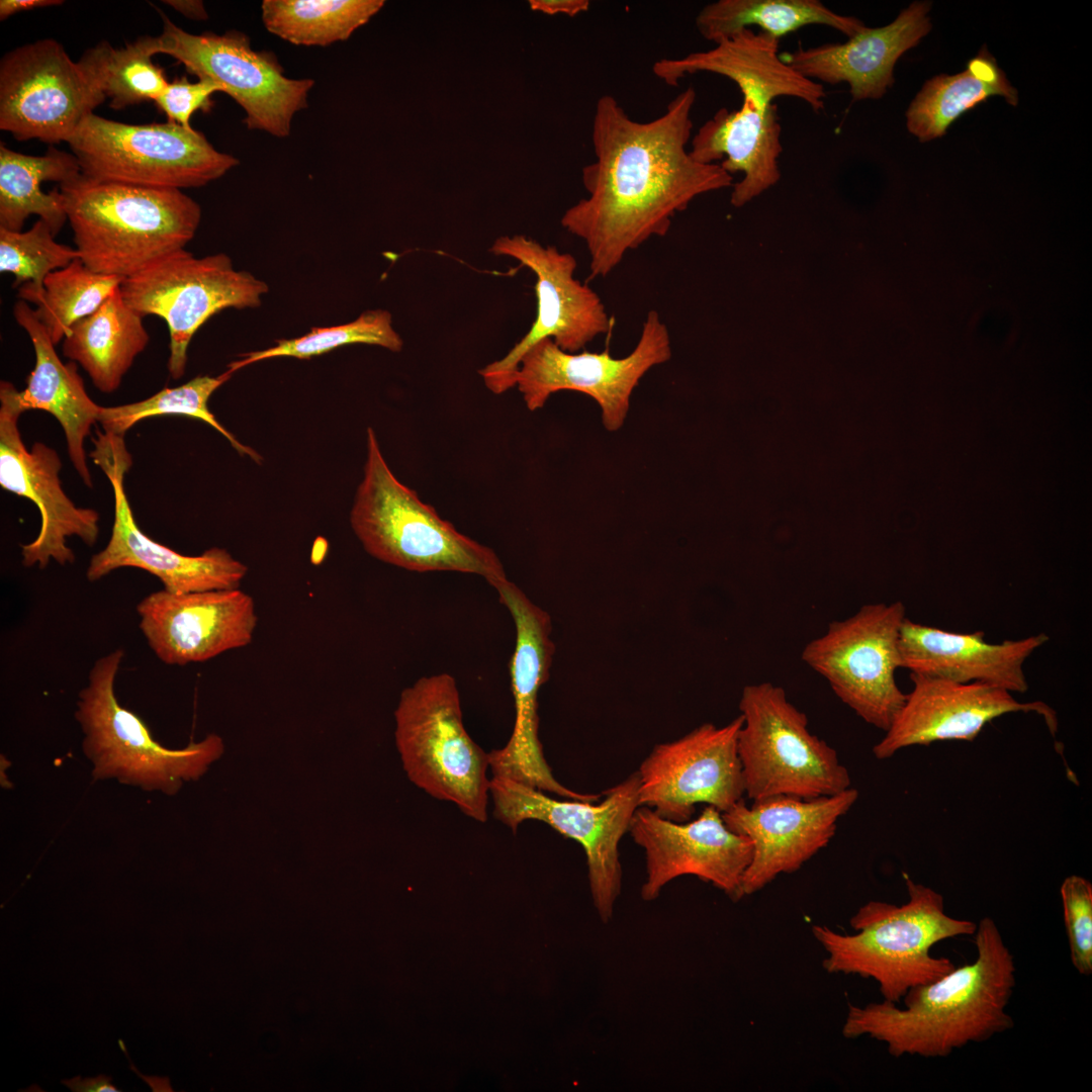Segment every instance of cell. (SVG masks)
<instances>
[{
	"instance_id": "6da1fadb",
	"label": "cell",
	"mask_w": 1092,
	"mask_h": 1092,
	"mask_svg": "<svg viewBox=\"0 0 1092 1092\" xmlns=\"http://www.w3.org/2000/svg\"><path fill=\"white\" fill-rule=\"evenodd\" d=\"M696 97L688 87L646 122L632 119L611 95L598 99L596 160L581 174L588 195L561 218L585 243L592 277L609 275L629 251L664 237L673 216L697 196L733 185L719 164L700 163L687 150Z\"/></svg>"
},
{
	"instance_id": "7a4b0ae2",
	"label": "cell",
	"mask_w": 1092,
	"mask_h": 1092,
	"mask_svg": "<svg viewBox=\"0 0 1092 1092\" xmlns=\"http://www.w3.org/2000/svg\"><path fill=\"white\" fill-rule=\"evenodd\" d=\"M974 942L973 963L911 988L902 1008L887 1000L850 1005L842 1034L884 1042L895 1058L936 1059L1013 1028L1007 1007L1016 986V966L993 918L977 923Z\"/></svg>"
},
{
	"instance_id": "3957f363",
	"label": "cell",
	"mask_w": 1092,
	"mask_h": 1092,
	"mask_svg": "<svg viewBox=\"0 0 1092 1092\" xmlns=\"http://www.w3.org/2000/svg\"><path fill=\"white\" fill-rule=\"evenodd\" d=\"M908 901L897 906L869 901L850 918L855 933L841 934L825 925L812 933L825 949L823 968L830 974L857 975L879 984L883 1000L899 1003L908 990L937 980L956 965L933 957V945L974 935L977 923L946 914L943 896L905 875Z\"/></svg>"
},
{
	"instance_id": "277c9868",
	"label": "cell",
	"mask_w": 1092,
	"mask_h": 1092,
	"mask_svg": "<svg viewBox=\"0 0 1092 1092\" xmlns=\"http://www.w3.org/2000/svg\"><path fill=\"white\" fill-rule=\"evenodd\" d=\"M60 191L79 258L94 272L123 279L184 249L201 219L199 204L180 189L80 175Z\"/></svg>"
},
{
	"instance_id": "5b68a950",
	"label": "cell",
	"mask_w": 1092,
	"mask_h": 1092,
	"mask_svg": "<svg viewBox=\"0 0 1092 1092\" xmlns=\"http://www.w3.org/2000/svg\"><path fill=\"white\" fill-rule=\"evenodd\" d=\"M366 452L350 524L368 554L410 571L476 574L491 586L508 578L492 549L457 531L396 478L371 427Z\"/></svg>"
},
{
	"instance_id": "8992f818",
	"label": "cell",
	"mask_w": 1092,
	"mask_h": 1092,
	"mask_svg": "<svg viewBox=\"0 0 1092 1092\" xmlns=\"http://www.w3.org/2000/svg\"><path fill=\"white\" fill-rule=\"evenodd\" d=\"M123 657V650L116 649L98 658L79 693L75 718L83 732V753L94 780L175 795L220 757L223 741L209 734L182 749L159 743L143 719L117 700L114 685Z\"/></svg>"
},
{
	"instance_id": "52a82bcc",
	"label": "cell",
	"mask_w": 1092,
	"mask_h": 1092,
	"mask_svg": "<svg viewBox=\"0 0 1092 1092\" xmlns=\"http://www.w3.org/2000/svg\"><path fill=\"white\" fill-rule=\"evenodd\" d=\"M394 719L395 743L410 781L485 822L489 754L464 727L455 678L444 672L420 677L401 692Z\"/></svg>"
},
{
	"instance_id": "ba28073f",
	"label": "cell",
	"mask_w": 1092,
	"mask_h": 1092,
	"mask_svg": "<svg viewBox=\"0 0 1092 1092\" xmlns=\"http://www.w3.org/2000/svg\"><path fill=\"white\" fill-rule=\"evenodd\" d=\"M739 710L743 724L737 750L748 799H813L851 787L836 750L809 731L806 714L782 687L767 681L745 686Z\"/></svg>"
},
{
	"instance_id": "9c48e42d",
	"label": "cell",
	"mask_w": 1092,
	"mask_h": 1092,
	"mask_svg": "<svg viewBox=\"0 0 1092 1092\" xmlns=\"http://www.w3.org/2000/svg\"><path fill=\"white\" fill-rule=\"evenodd\" d=\"M67 144L81 175L100 182L182 190L206 185L239 164L202 132L169 121L130 124L92 113Z\"/></svg>"
},
{
	"instance_id": "30bf717a",
	"label": "cell",
	"mask_w": 1092,
	"mask_h": 1092,
	"mask_svg": "<svg viewBox=\"0 0 1092 1092\" xmlns=\"http://www.w3.org/2000/svg\"><path fill=\"white\" fill-rule=\"evenodd\" d=\"M269 290L252 273L237 270L223 254L195 257L178 250L122 280L125 303L142 316H160L168 326V370L173 379L186 369L187 349L195 333L226 308H254Z\"/></svg>"
},
{
	"instance_id": "8fae6325",
	"label": "cell",
	"mask_w": 1092,
	"mask_h": 1092,
	"mask_svg": "<svg viewBox=\"0 0 1092 1092\" xmlns=\"http://www.w3.org/2000/svg\"><path fill=\"white\" fill-rule=\"evenodd\" d=\"M638 788L639 778L635 771L604 791V800L596 804L559 800L514 780L492 777L489 796L494 818L514 833L522 822L536 820L581 845L586 856L594 906L601 920L608 923L622 885L619 843L639 807Z\"/></svg>"
},
{
	"instance_id": "7c38bea8",
	"label": "cell",
	"mask_w": 1092,
	"mask_h": 1092,
	"mask_svg": "<svg viewBox=\"0 0 1092 1092\" xmlns=\"http://www.w3.org/2000/svg\"><path fill=\"white\" fill-rule=\"evenodd\" d=\"M905 618L901 601L868 604L851 617L831 622L802 652L803 661L828 681L842 703L883 731L906 699L895 677L901 667L899 636Z\"/></svg>"
},
{
	"instance_id": "4fadbf2b",
	"label": "cell",
	"mask_w": 1092,
	"mask_h": 1092,
	"mask_svg": "<svg viewBox=\"0 0 1092 1092\" xmlns=\"http://www.w3.org/2000/svg\"><path fill=\"white\" fill-rule=\"evenodd\" d=\"M162 19L163 30L155 36L156 55H168L190 74L221 86L244 109L248 128L277 138L289 135L294 114L307 107L312 79L286 77L276 56L254 51L242 32L193 34L165 14Z\"/></svg>"
},
{
	"instance_id": "5bb4252c",
	"label": "cell",
	"mask_w": 1092,
	"mask_h": 1092,
	"mask_svg": "<svg viewBox=\"0 0 1092 1092\" xmlns=\"http://www.w3.org/2000/svg\"><path fill=\"white\" fill-rule=\"evenodd\" d=\"M670 357L667 327L656 310H650L638 343L626 357L614 358L609 349L570 353L546 338L522 357L516 386L531 412L542 408L557 391L582 392L600 405L604 427L615 432L624 425L632 392L640 379Z\"/></svg>"
},
{
	"instance_id": "9a60e30c",
	"label": "cell",
	"mask_w": 1092,
	"mask_h": 1092,
	"mask_svg": "<svg viewBox=\"0 0 1092 1092\" xmlns=\"http://www.w3.org/2000/svg\"><path fill=\"white\" fill-rule=\"evenodd\" d=\"M105 96L63 46L43 38L0 62V128L17 141L66 142Z\"/></svg>"
},
{
	"instance_id": "2e32d148",
	"label": "cell",
	"mask_w": 1092,
	"mask_h": 1092,
	"mask_svg": "<svg viewBox=\"0 0 1092 1092\" xmlns=\"http://www.w3.org/2000/svg\"><path fill=\"white\" fill-rule=\"evenodd\" d=\"M489 251L518 260L537 278V313L530 330L506 356L478 371L494 394L516 386L522 357L541 340L551 338L563 351L575 353L611 329L612 321L600 296L574 278L577 263L571 254L522 235L500 237Z\"/></svg>"
},
{
	"instance_id": "e0dca14e",
	"label": "cell",
	"mask_w": 1092,
	"mask_h": 1092,
	"mask_svg": "<svg viewBox=\"0 0 1092 1092\" xmlns=\"http://www.w3.org/2000/svg\"><path fill=\"white\" fill-rule=\"evenodd\" d=\"M494 588L516 627L510 661L516 717L507 744L488 752L492 777L511 779L562 799L598 802L602 794L578 793L555 779L539 739L538 694L549 679L555 651L550 615L508 578Z\"/></svg>"
},
{
	"instance_id": "ac0fdd59",
	"label": "cell",
	"mask_w": 1092,
	"mask_h": 1092,
	"mask_svg": "<svg viewBox=\"0 0 1092 1092\" xmlns=\"http://www.w3.org/2000/svg\"><path fill=\"white\" fill-rule=\"evenodd\" d=\"M94 442L90 456L111 483L114 519L107 545L91 557L87 579L93 582L115 569L135 567L158 577L164 589L174 594L240 588L248 567L228 550L212 547L200 555H184L140 529L123 487L125 472L131 466L123 437L98 432Z\"/></svg>"
},
{
	"instance_id": "d6986e66",
	"label": "cell",
	"mask_w": 1092,
	"mask_h": 1092,
	"mask_svg": "<svg viewBox=\"0 0 1092 1092\" xmlns=\"http://www.w3.org/2000/svg\"><path fill=\"white\" fill-rule=\"evenodd\" d=\"M742 724L741 715L722 727L705 723L676 740L655 745L637 770L639 807L686 822L697 804L723 813L742 800L744 781L737 750Z\"/></svg>"
},
{
	"instance_id": "ffe728a7",
	"label": "cell",
	"mask_w": 1092,
	"mask_h": 1092,
	"mask_svg": "<svg viewBox=\"0 0 1092 1092\" xmlns=\"http://www.w3.org/2000/svg\"><path fill=\"white\" fill-rule=\"evenodd\" d=\"M18 396L14 384L0 382V485L34 503L40 514L38 535L21 545L22 564L41 569L52 559L61 565L72 564L75 554L67 539L76 536L93 546L99 533V515L93 509L75 506L65 493L59 477L62 462L56 450L40 442L26 449L18 428L24 413Z\"/></svg>"
},
{
	"instance_id": "44dd1931",
	"label": "cell",
	"mask_w": 1092,
	"mask_h": 1092,
	"mask_svg": "<svg viewBox=\"0 0 1092 1092\" xmlns=\"http://www.w3.org/2000/svg\"><path fill=\"white\" fill-rule=\"evenodd\" d=\"M628 832L645 853L644 901L656 899L668 882L685 875L711 883L734 901L743 897L742 881L752 844L731 831L715 807L707 805L695 820L674 822L640 806Z\"/></svg>"
},
{
	"instance_id": "7402d4cb",
	"label": "cell",
	"mask_w": 1092,
	"mask_h": 1092,
	"mask_svg": "<svg viewBox=\"0 0 1092 1092\" xmlns=\"http://www.w3.org/2000/svg\"><path fill=\"white\" fill-rule=\"evenodd\" d=\"M858 798L854 788L831 796L803 799L774 796L753 801L743 799L722 813L726 826L746 836L752 856L742 881L743 896L763 889L781 874L798 871L835 835L838 820Z\"/></svg>"
},
{
	"instance_id": "603a6c76",
	"label": "cell",
	"mask_w": 1092,
	"mask_h": 1092,
	"mask_svg": "<svg viewBox=\"0 0 1092 1092\" xmlns=\"http://www.w3.org/2000/svg\"><path fill=\"white\" fill-rule=\"evenodd\" d=\"M140 629L165 664L203 662L253 640V598L240 588L174 594L158 590L136 606Z\"/></svg>"
},
{
	"instance_id": "cb8c5ba5",
	"label": "cell",
	"mask_w": 1092,
	"mask_h": 1092,
	"mask_svg": "<svg viewBox=\"0 0 1092 1092\" xmlns=\"http://www.w3.org/2000/svg\"><path fill=\"white\" fill-rule=\"evenodd\" d=\"M912 691L888 728L873 747L878 759L892 757L913 745L944 740H974L992 720L1005 714L1034 712L1050 732L1058 728L1056 712L1040 701L1021 703L1013 694L985 682H957L910 672Z\"/></svg>"
},
{
	"instance_id": "d4e9b609",
	"label": "cell",
	"mask_w": 1092,
	"mask_h": 1092,
	"mask_svg": "<svg viewBox=\"0 0 1092 1092\" xmlns=\"http://www.w3.org/2000/svg\"><path fill=\"white\" fill-rule=\"evenodd\" d=\"M929 2H913L882 27H864L844 42L799 48L782 60L807 79L846 83L852 101L879 99L894 84V67L931 28Z\"/></svg>"
},
{
	"instance_id": "484cf974",
	"label": "cell",
	"mask_w": 1092,
	"mask_h": 1092,
	"mask_svg": "<svg viewBox=\"0 0 1092 1092\" xmlns=\"http://www.w3.org/2000/svg\"><path fill=\"white\" fill-rule=\"evenodd\" d=\"M1039 633L1017 640L988 643L983 631L956 633L905 618L899 636L901 667L910 672L957 682H985L1012 694L1025 693L1023 665L1045 642Z\"/></svg>"
},
{
	"instance_id": "4316f807",
	"label": "cell",
	"mask_w": 1092,
	"mask_h": 1092,
	"mask_svg": "<svg viewBox=\"0 0 1092 1092\" xmlns=\"http://www.w3.org/2000/svg\"><path fill=\"white\" fill-rule=\"evenodd\" d=\"M652 71L670 86H676L687 75L708 72L733 81L742 96L765 103L788 96L806 102L816 112L825 107L824 87L805 78L780 58L779 39L751 28L715 43L709 51L658 60Z\"/></svg>"
},
{
	"instance_id": "83f0119b",
	"label": "cell",
	"mask_w": 1092,
	"mask_h": 1092,
	"mask_svg": "<svg viewBox=\"0 0 1092 1092\" xmlns=\"http://www.w3.org/2000/svg\"><path fill=\"white\" fill-rule=\"evenodd\" d=\"M778 106L743 97L736 110L720 108L692 139L690 155L703 164H719L743 178L733 185L730 202L742 207L781 179L783 152Z\"/></svg>"
},
{
	"instance_id": "f1b7e54d",
	"label": "cell",
	"mask_w": 1092,
	"mask_h": 1092,
	"mask_svg": "<svg viewBox=\"0 0 1092 1092\" xmlns=\"http://www.w3.org/2000/svg\"><path fill=\"white\" fill-rule=\"evenodd\" d=\"M16 323L27 333L34 350L35 364L19 391L23 412L41 410L53 415L64 430L68 455L83 482L92 487L87 464L85 439L98 422L101 405L88 395L76 363H63L44 326L28 303L13 305Z\"/></svg>"
},
{
	"instance_id": "f546056e",
	"label": "cell",
	"mask_w": 1092,
	"mask_h": 1092,
	"mask_svg": "<svg viewBox=\"0 0 1092 1092\" xmlns=\"http://www.w3.org/2000/svg\"><path fill=\"white\" fill-rule=\"evenodd\" d=\"M143 317L125 303L119 287L71 328L63 354L83 367L98 390L111 393L150 342Z\"/></svg>"
},
{
	"instance_id": "4dcf8cb0",
	"label": "cell",
	"mask_w": 1092,
	"mask_h": 1092,
	"mask_svg": "<svg viewBox=\"0 0 1092 1092\" xmlns=\"http://www.w3.org/2000/svg\"><path fill=\"white\" fill-rule=\"evenodd\" d=\"M81 175L71 153L51 147L46 155L17 153L0 144V228L20 232L30 215H38L57 236L68 220L60 189L49 193L46 181L67 183Z\"/></svg>"
},
{
	"instance_id": "1f68e13d",
	"label": "cell",
	"mask_w": 1092,
	"mask_h": 1092,
	"mask_svg": "<svg viewBox=\"0 0 1092 1092\" xmlns=\"http://www.w3.org/2000/svg\"><path fill=\"white\" fill-rule=\"evenodd\" d=\"M993 95L1016 105L1018 95L993 56L984 46L957 75H940L928 80L910 103L907 128L920 142L941 136L965 111Z\"/></svg>"
},
{
	"instance_id": "d6a6232c",
	"label": "cell",
	"mask_w": 1092,
	"mask_h": 1092,
	"mask_svg": "<svg viewBox=\"0 0 1092 1092\" xmlns=\"http://www.w3.org/2000/svg\"><path fill=\"white\" fill-rule=\"evenodd\" d=\"M810 24L829 26L847 37L866 27L860 19L834 12L819 0H718L696 17L700 34L715 43L751 26L780 39Z\"/></svg>"
},
{
	"instance_id": "836d02e7",
	"label": "cell",
	"mask_w": 1092,
	"mask_h": 1092,
	"mask_svg": "<svg viewBox=\"0 0 1092 1092\" xmlns=\"http://www.w3.org/2000/svg\"><path fill=\"white\" fill-rule=\"evenodd\" d=\"M384 5L383 0H264L266 29L296 46L346 40Z\"/></svg>"
},
{
	"instance_id": "e575fe53",
	"label": "cell",
	"mask_w": 1092,
	"mask_h": 1092,
	"mask_svg": "<svg viewBox=\"0 0 1092 1092\" xmlns=\"http://www.w3.org/2000/svg\"><path fill=\"white\" fill-rule=\"evenodd\" d=\"M155 36L144 35L122 49L101 41L88 49L78 61L90 78L109 98L115 110L155 101L168 81L162 68L154 64Z\"/></svg>"
},
{
	"instance_id": "d590c367",
	"label": "cell",
	"mask_w": 1092,
	"mask_h": 1092,
	"mask_svg": "<svg viewBox=\"0 0 1092 1092\" xmlns=\"http://www.w3.org/2000/svg\"><path fill=\"white\" fill-rule=\"evenodd\" d=\"M234 372L226 369L217 376H196L177 387H165L154 395L132 403L101 406L98 422L104 433L123 437L140 421L155 416L180 415L208 424L219 432L241 455L261 463L262 457L251 447L242 444L214 417L208 407L212 393L231 379Z\"/></svg>"
},
{
	"instance_id": "8d00e7d4",
	"label": "cell",
	"mask_w": 1092,
	"mask_h": 1092,
	"mask_svg": "<svg viewBox=\"0 0 1092 1092\" xmlns=\"http://www.w3.org/2000/svg\"><path fill=\"white\" fill-rule=\"evenodd\" d=\"M122 280L92 271L80 258L49 274L42 294L32 303L54 345L65 339L77 322L96 311Z\"/></svg>"
},
{
	"instance_id": "74e56055",
	"label": "cell",
	"mask_w": 1092,
	"mask_h": 1092,
	"mask_svg": "<svg viewBox=\"0 0 1092 1092\" xmlns=\"http://www.w3.org/2000/svg\"><path fill=\"white\" fill-rule=\"evenodd\" d=\"M353 344L379 346L391 352H399L403 347L401 337L392 326L391 313L384 309H373L362 312L352 322L314 327L300 337L280 339L267 349L243 353L228 364V369L235 373L253 363L277 357L310 359Z\"/></svg>"
},
{
	"instance_id": "f35d334b",
	"label": "cell",
	"mask_w": 1092,
	"mask_h": 1092,
	"mask_svg": "<svg viewBox=\"0 0 1092 1092\" xmlns=\"http://www.w3.org/2000/svg\"><path fill=\"white\" fill-rule=\"evenodd\" d=\"M79 258L76 248L59 244L41 219L26 232L0 228V271L14 275L18 297L33 302L43 292L49 274Z\"/></svg>"
},
{
	"instance_id": "ab89813d",
	"label": "cell",
	"mask_w": 1092,
	"mask_h": 1092,
	"mask_svg": "<svg viewBox=\"0 0 1092 1092\" xmlns=\"http://www.w3.org/2000/svg\"><path fill=\"white\" fill-rule=\"evenodd\" d=\"M1070 960L1082 976L1092 974V884L1071 875L1060 888Z\"/></svg>"
},
{
	"instance_id": "60d3db41",
	"label": "cell",
	"mask_w": 1092,
	"mask_h": 1092,
	"mask_svg": "<svg viewBox=\"0 0 1092 1092\" xmlns=\"http://www.w3.org/2000/svg\"><path fill=\"white\" fill-rule=\"evenodd\" d=\"M217 92H223V89L212 80L189 82L182 77L169 82L154 102L166 114L169 122L192 128L190 120L194 112L208 111L212 105L210 97Z\"/></svg>"
},
{
	"instance_id": "b9f144b4",
	"label": "cell",
	"mask_w": 1092,
	"mask_h": 1092,
	"mask_svg": "<svg viewBox=\"0 0 1092 1092\" xmlns=\"http://www.w3.org/2000/svg\"><path fill=\"white\" fill-rule=\"evenodd\" d=\"M530 8L544 14L554 15L562 13L570 17L576 16L588 10V0H530Z\"/></svg>"
},
{
	"instance_id": "7bdbcfd3",
	"label": "cell",
	"mask_w": 1092,
	"mask_h": 1092,
	"mask_svg": "<svg viewBox=\"0 0 1092 1092\" xmlns=\"http://www.w3.org/2000/svg\"><path fill=\"white\" fill-rule=\"evenodd\" d=\"M111 1080V1077L101 1074L85 1079L77 1076L70 1080H63L62 1083L74 1092H119L120 1090L112 1084Z\"/></svg>"
},
{
	"instance_id": "ee69618b",
	"label": "cell",
	"mask_w": 1092,
	"mask_h": 1092,
	"mask_svg": "<svg viewBox=\"0 0 1092 1092\" xmlns=\"http://www.w3.org/2000/svg\"><path fill=\"white\" fill-rule=\"evenodd\" d=\"M64 1L60 0H1L0 19L5 20L9 16L18 12L41 7L62 5Z\"/></svg>"
},
{
	"instance_id": "f6af8a7d",
	"label": "cell",
	"mask_w": 1092,
	"mask_h": 1092,
	"mask_svg": "<svg viewBox=\"0 0 1092 1092\" xmlns=\"http://www.w3.org/2000/svg\"><path fill=\"white\" fill-rule=\"evenodd\" d=\"M163 2L189 19L203 21L208 18L202 1L167 0Z\"/></svg>"
}]
</instances>
